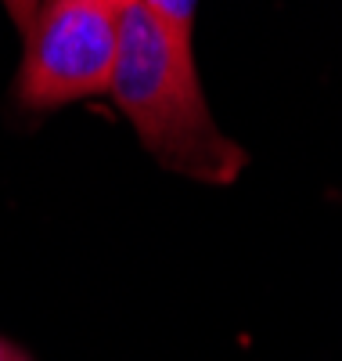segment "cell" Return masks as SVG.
Instances as JSON below:
<instances>
[{"label": "cell", "mask_w": 342, "mask_h": 361, "mask_svg": "<svg viewBox=\"0 0 342 361\" xmlns=\"http://www.w3.org/2000/svg\"><path fill=\"white\" fill-rule=\"evenodd\" d=\"M0 361H33L25 350H18L11 340H0Z\"/></svg>", "instance_id": "5"}, {"label": "cell", "mask_w": 342, "mask_h": 361, "mask_svg": "<svg viewBox=\"0 0 342 361\" xmlns=\"http://www.w3.org/2000/svg\"><path fill=\"white\" fill-rule=\"evenodd\" d=\"M148 8V15L159 22L166 33L180 44V47H191V33H195V11H198V0H141Z\"/></svg>", "instance_id": "3"}, {"label": "cell", "mask_w": 342, "mask_h": 361, "mask_svg": "<svg viewBox=\"0 0 342 361\" xmlns=\"http://www.w3.org/2000/svg\"><path fill=\"white\" fill-rule=\"evenodd\" d=\"M127 0H44L25 33L18 102L58 109L108 94Z\"/></svg>", "instance_id": "2"}, {"label": "cell", "mask_w": 342, "mask_h": 361, "mask_svg": "<svg viewBox=\"0 0 342 361\" xmlns=\"http://www.w3.org/2000/svg\"><path fill=\"white\" fill-rule=\"evenodd\" d=\"M4 4V11H8V18L18 25V33L25 37L29 33V25H33V18H37V11H40V4L44 0H0Z\"/></svg>", "instance_id": "4"}, {"label": "cell", "mask_w": 342, "mask_h": 361, "mask_svg": "<svg viewBox=\"0 0 342 361\" xmlns=\"http://www.w3.org/2000/svg\"><path fill=\"white\" fill-rule=\"evenodd\" d=\"M108 94L163 170L202 185H234L241 177L248 156L216 127L195 51L180 47L141 0L122 4V40Z\"/></svg>", "instance_id": "1"}]
</instances>
